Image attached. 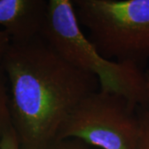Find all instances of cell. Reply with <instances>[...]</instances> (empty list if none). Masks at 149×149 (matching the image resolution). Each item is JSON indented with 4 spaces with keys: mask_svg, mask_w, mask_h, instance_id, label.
I'll return each instance as SVG.
<instances>
[{
    "mask_svg": "<svg viewBox=\"0 0 149 149\" xmlns=\"http://www.w3.org/2000/svg\"><path fill=\"white\" fill-rule=\"evenodd\" d=\"M1 67L20 149H48L75 108L100 90L95 76L70 64L42 36L11 42Z\"/></svg>",
    "mask_w": 149,
    "mask_h": 149,
    "instance_id": "cell-1",
    "label": "cell"
},
{
    "mask_svg": "<svg viewBox=\"0 0 149 149\" xmlns=\"http://www.w3.org/2000/svg\"><path fill=\"white\" fill-rule=\"evenodd\" d=\"M42 37L70 64L95 76L100 90L146 105L145 72L137 65L105 58L82 32L72 0H49Z\"/></svg>",
    "mask_w": 149,
    "mask_h": 149,
    "instance_id": "cell-2",
    "label": "cell"
},
{
    "mask_svg": "<svg viewBox=\"0 0 149 149\" xmlns=\"http://www.w3.org/2000/svg\"><path fill=\"white\" fill-rule=\"evenodd\" d=\"M72 3L80 25L105 58L139 66L149 60V0H72Z\"/></svg>",
    "mask_w": 149,
    "mask_h": 149,
    "instance_id": "cell-3",
    "label": "cell"
},
{
    "mask_svg": "<svg viewBox=\"0 0 149 149\" xmlns=\"http://www.w3.org/2000/svg\"><path fill=\"white\" fill-rule=\"evenodd\" d=\"M137 108L123 96L98 90L75 108L57 140L79 139L101 149H138Z\"/></svg>",
    "mask_w": 149,
    "mask_h": 149,
    "instance_id": "cell-4",
    "label": "cell"
},
{
    "mask_svg": "<svg viewBox=\"0 0 149 149\" xmlns=\"http://www.w3.org/2000/svg\"><path fill=\"white\" fill-rule=\"evenodd\" d=\"M49 0H0V27L11 42H25L42 36Z\"/></svg>",
    "mask_w": 149,
    "mask_h": 149,
    "instance_id": "cell-5",
    "label": "cell"
},
{
    "mask_svg": "<svg viewBox=\"0 0 149 149\" xmlns=\"http://www.w3.org/2000/svg\"><path fill=\"white\" fill-rule=\"evenodd\" d=\"M11 128L8 86L5 74L0 65V138Z\"/></svg>",
    "mask_w": 149,
    "mask_h": 149,
    "instance_id": "cell-6",
    "label": "cell"
},
{
    "mask_svg": "<svg viewBox=\"0 0 149 149\" xmlns=\"http://www.w3.org/2000/svg\"><path fill=\"white\" fill-rule=\"evenodd\" d=\"M137 114L139 123L138 149H149V106H139Z\"/></svg>",
    "mask_w": 149,
    "mask_h": 149,
    "instance_id": "cell-7",
    "label": "cell"
},
{
    "mask_svg": "<svg viewBox=\"0 0 149 149\" xmlns=\"http://www.w3.org/2000/svg\"><path fill=\"white\" fill-rule=\"evenodd\" d=\"M48 149H92L90 145L79 139H59L54 142Z\"/></svg>",
    "mask_w": 149,
    "mask_h": 149,
    "instance_id": "cell-8",
    "label": "cell"
},
{
    "mask_svg": "<svg viewBox=\"0 0 149 149\" xmlns=\"http://www.w3.org/2000/svg\"><path fill=\"white\" fill-rule=\"evenodd\" d=\"M0 149H20L19 142L13 127L0 138Z\"/></svg>",
    "mask_w": 149,
    "mask_h": 149,
    "instance_id": "cell-9",
    "label": "cell"
},
{
    "mask_svg": "<svg viewBox=\"0 0 149 149\" xmlns=\"http://www.w3.org/2000/svg\"><path fill=\"white\" fill-rule=\"evenodd\" d=\"M10 44L11 39L9 36L0 28V65Z\"/></svg>",
    "mask_w": 149,
    "mask_h": 149,
    "instance_id": "cell-10",
    "label": "cell"
},
{
    "mask_svg": "<svg viewBox=\"0 0 149 149\" xmlns=\"http://www.w3.org/2000/svg\"><path fill=\"white\" fill-rule=\"evenodd\" d=\"M145 95L146 105L149 106V70L145 72Z\"/></svg>",
    "mask_w": 149,
    "mask_h": 149,
    "instance_id": "cell-11",
    "label": "cell"
}]
</instances>
